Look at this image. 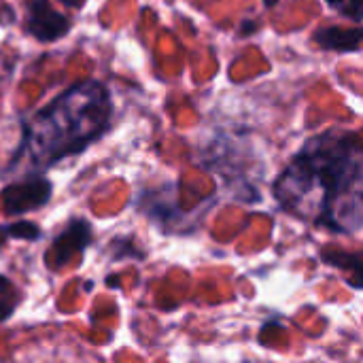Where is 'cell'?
<instances>
[{
  "label": "cell",
  "mask_w": 363,
  "mask_h": 363,
  "mask_svg": "<svg viewBox=\"0 0 363 363\" xmlns=\"http://www.w3.org/2000/svg\"><path fill=\"white\" fill-rule=\"evenodd\" d=\"M94 240V225L83 217H72L53 238L49 249V266L62 268L74 255H81Z\"/></svg>",
  "instance_id": "cell-5"
},
{
  "label": "cell",
  "mask_w": 363,
  "mask_h": 363,
  "mask_svg": "<svg viewBox=\"0 0 363 363\" xmlns=\"http://www.w3.org/2000/svg\"><path fill=\"white\" fill-rule=\"evenodd\" d=\"M4 232L9 236V240H26V242H36L43 232L36 223L32 221H15V223H9L4 225Z\"/></svg>",
  "instance_id": "cell-9"
},
{
  "label": "cell",
  "mask_w": 363,
  "mask_h": 363,
  "mask_svg": "<svg viewBox=\"0 0 363 363\" xmlns=\"http://www.w3.org/2000/svg\"><path fill=\"white\" fill-rule=\"evenodd\" d=\"M57 2H62L64 6H72V9H81L85 0H57Z\"/></svg>",
  "instance_id": "cell-12"
},
{
  "label": "cell",
  "mask_w": 363,
  "mask_h": 363,
  "mask_svg": "<svg viewBox=\"0 0 363 363\" xmlns=\"http://www.w3.org/2000/svg\"><path fill=\"white\" fill-rule=\"evenodd\" d=\"M340 11H342L347 17H351L355 23L362 21V0H349V4L345 2V4L340 6Z\"/></svg>",
  "instance_id": "cell-10"
},
{
  "label": "cell",
  "mask_w": 363,
  "mask_h": 363,
  "mask_svg": "<svg viewBox=\"0 0 363 363\" xmlns=\"http://www.w3.org/2000/svg\"><path fill=\"white\" fill-rule=\"evenodd\" d=\"M19 304H21L19 289L13 285V281L9 277L0 274V323L11 319Z\"/></svg>",
  "instance_id": "cell-7"
},
{
  "label": "cell",
  "mask_w": 363,
  "mask_h": 363,
  "mask_svg": "<svg viewBox=\"0 0 363 363\" xmlns=\"http://www.w3.org/2000/svg\"><path fill=\"white\" fill-rule=\"evenodd\" d=\"M277 2H279V0H264V4H266L268 9H272V6H274Z\"/></svg>",
  "instance_id": "cell-15"
},
{
  "label": "cell",
  "mask_w": 363,
  "mask_h": 363,
  "mask_svg": "<svg viewBox=\"0 0 363 363\" xmlns=\"http://www.w3.org/2000/svg\"><path fill=\"white\" fill-rule=\"evenodd\" d=\"M113 113V96L102 81L83 79L70 85L30 121H21L11 168L26 157L34 172H45L66 157L81 155L111 130Z\"/></svg>",
  "instance_id": "cell-2"
},
{
  "label": "cell",
  "mask_w": 363,
  "mask_h": 363,
  "mask_svg": "<svg viewBox=\"0 0 363 363\" xmlns=\"http://www.w3.org/2000/svg\"><path fill=\"white\" fill-rule=\"evenodd\" d=\"M325 2H328L330 6H334V9H340L347 0H325Z\"/></svg>",
  "instance_id": "cell-14"
},
{
  "label": "cell",
  "mask_w": 363,
  "mask_h": 363,
  "mask_svg": "<svg viewBox=\"0 0 363 363\" xmlns=\"http://www.w3.org/2000/svg\"><path fill=\"white\" fill-rule=\"evenodd\" d=\"M72 30L70 19L49 0H26V32L38 43H55Z\"/></svg>",
  "instance_id": "cell-4"
},
{
  "label": "cell",
  "mask_w": 363,
  "mask_h": 363,
  "mask_svg": "<svg viewBox=\"0 0 363 363\" xmlns=\"http://www.w3.org/2000/svg\"><path fill=\"white\" fill-rule=\"evenodd\" d=\"M6 240H9V236H6V232H4V225H0V249L4 247Z\"/></svg>",
  "instance_id": "cell-13"
},
{
  "label": "cell",
  "mask_w": 363,
  "mask_h": 363,
  "mask_svg": "<svg viewBox=\"0 0 363 363\" xmlns=\"http://www.w3.org/2000/svg\"><path fill=\"white\" fill-rule=\"evenodd\" d=\"M359 134L332 128L308 138L277 177L272 194L291 213L334 234H357L363 223Z\"/></svg>",
  "instance_id": "cell-1"
},
{
  "label": "cell",
  "mask_w": 363,
  "mask_h": 363,
  "mask_svg": "<svg viewBox=\"0 0 363 363\" xmlns=\"http://www.w3.org/2000/svg\"><path fill=\"white\" fill-rule=\"evenodd\" d=\"M257 23L255 21H242V26H240V34H245V36H249V34H255L257 32Z\"/></svg>",
  "instance_id": "cell-11"
},
{
  "label": "cell",
  "mask_w": 363,
  "mask_h": 363,
  "mask_svg": "<svg viewBox=\"0 0 363 363\" xmlns=\"http://www.w3.org/2000/svg\"><path fill=\"white\" fill-rule=\"evenodd\" d=\"M363 32L359 26H321L313 32V40L328 51L338 53H353L362 49Z\"/></svg>",
  "instance_id": "cell-6"
},
{
  "label": "cell",
  "mask_w": 363,
  "mask_h": 363,
  "mask_svg": "<svg viewBox=\"0 0 363 363\" xmlns=\"http://www.w3.org/2000/svg\"><path fill=\"white\" fill-rule=\"evenodd\" d=\"M111 259L121 262V259H145V253L136 249V242L132 236H119L111 242Z\"/></svg>",
  "instance_id": "cell-8"
},
{
  "label": "cell",
  "mask_w": 363,
  "mask_h": 363,
  "mask_svg": "<svg viewBox=\"0 0 363 363\" xmlns=\"http://www.w3.org/2000/svg\"><path fill=\"white\" fill-rule=\"evenodd\" d=\"M53 196V185L49 179H45L40 172L36 174H28L26 179L6 185L0 191V200L4 206V213L11 217L43 208L45 204H49Z\"/></svg>",
  "instance_id": "cell-3"
}]
</instances>
